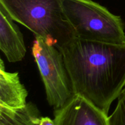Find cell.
<instances>
[{
  "label": "cell",
  "mask_w": 125,
  "mask_h": 125,
  "mask_svg": "<svg viewBox=\"0 0 125 125\" xmlns=\"http://www.w3.org/2000/svg\"><path fill=\"white\" fill-rule=\"evenodd\" d=\"M66 20L76 38L125 45V24L116 15L92 0H60Z\"/></svg>",
  "instance_id": "obj_3"
},
{
  "label": "cell",
  "mask_w": 125,
  "mask_h": 125,
  "mask_svg": "<svg viewBox=\"0 0 125 125\" xmlns=\"http://www.w3.org/2000/svg\"><path fill=\"white\" fill-rule=\"evenodd\" d=\"M32 52L41 74L49 104L54 111L61 109L75 96L63 55L57 48L37 36Z\"/></svg>",
  "instance_id": "obj_4"
},
{
  "label": "cell",
  "mask_w": 125,
  "mask_h": 125,
  "mask_svg": "<svg viewBox=\"0 0 125 125\" xmlns=\"http://www.w3.org/2000/svg\"><path fill=\"white\" fill-rule=\"evenodd\" d=\"M109 125H125V87L118 96V103L112 114L108 116Z\"/></svg>",
  "instance_id": "obj_9"
},
{
  "label": "cell",
  "mask_w": 125,
  "mask_h": 125,
  "mask_svg": "<svg viewBox=\"0 0 125 125\" xmlns=\"http://www.w3.org/2000/svg\"><path fill=\"white\" fill-rule=\"evenodd\" d=\"M54 115L56 125H109L108 115L78 95Z\"/></svg>",
  "instance_id": "obj_5"
},
{
  "label": "cell",
  "mask_w": 125,
  "mask_h": 125,
  "mask_svg": "<svg viewBox=\"0 0 125 125\" xmlns=\"http://www.w3.org/2000/svg\"><path fill=\"white\" fill-rule=\"evenodd\" d=\"M13 21L0 5V50L10 62L21 61L26 52L23 34Z\"/></svg>",
  "instance_id": "obj_6"
},
{
  "label": "cell",
  "mask_w": 125,
  "mask_h": 125,
  "mask_svg": "<svg viewBox=\"0 0 125 125\" xmlns=\"http://www.w3.org/2000/svg\"><path fill=\"white\" fill-rule=\"evenodd\" d=\"M41 114L32 103L20 108L0 106V125H39Z\"/></svg>",
  "instance_id": "obj_8"
},
{
  "label": "cell",
  "mask_w": 125,
  "mask_h": 125,
  "mask_svg": "<svg viewBox=\"0 0 125 125\" xmlns=\"http://www.w3.org/2000/svg\"><path fill=\"white\" fill-rule=\"evenodd\" d=\"M12 19L59 48L75 37L60 0H0Z\"/></svg>",
  "instance_id": "obj_2"
},
{
  "label": "cell",
  "mask_w": 125,
  "mask_h": 125,
  "mask_svg": "<svg viewBox=\"0 0 125 125\" xmlns=\"http://www.w3.org/2000/svg\"><path fill=\"white\" fill-rule=\"evenodd\" d=\"M39 125H55L54 120H51V118L48 117H42L40 119V123Z\"/></svg>",
  "instance_id": "obj_10"
},
{
  "label": "cell",
  "mask_w": 125,
  "mask_h": 125,
  "mask_svg": "<svg viewBox=\"0 0 125 125\" xmlns=\"http://www.w3.org/2000/svg\"><path fill=\"white\" fill-rule=\"evenodd\" d=\"M74 95L108 115L125 87V45L73 38L59 48Z\"/></svg>",
  "instance_id": "obj_1"
},
{
  "label": "cell",
  "mask_w": 125,
  "mask_h": 125,
  "mask_svg": "<svg viewBox=\"0 0 125 125\" xmlns=\"http://www.w3.org/2000/svg\"><path fill=\"white\" fill-rule=\"evenodd\" d=\"M28 93L21 83L17 72H6L3 61H0V106L20 108L27 104Z\"/></svg>",
  "instance_id": "obj_7"
}]
</instances>
